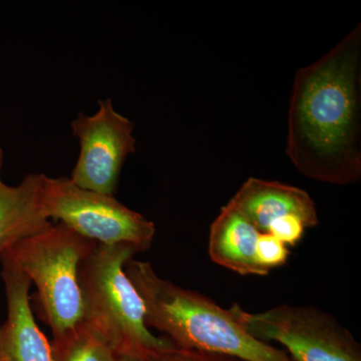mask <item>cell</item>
<instances>
[{
	"instance_id": "5bb4252c",
	"label": "cell",
	"mask_w": 361,
	"mask_h": 361,
	"mask_svg": "<svg viewBox=\"0 0 361 361\" xmlns=\"http://www.w3.org/2000/svg\"><path fill=\"white\" fill-rule=\"evenodd\" d=\"M290 256L288 246L269 233H261L257 244L259 264L267 272L286 264Z\"/></svg>"
},
{
	"instance_id": "9c48e42d",
	"label": "cell",
	"mask_w": 361,
	"mask_h": 361,
	"mask_svg": "<svg viewBox=\"0 0 361 361\" xmlns=\"http://www.w3.org/2000/svg\"><path fill=\"white\" fill-rule=\"evenodd\" d=\"M229 202L261 233H268L271 226L289 216L301 218L308 229L319 223L307 192L276 180L249 178Z\"/></svg>"
},
{
	"instance_id": "6da1fadb",
	"label": "cell",
	"mask_w": 361,
	"mask_h": 361,
	"mask_svg": "<svg viewBox=\"0 0 361 361\" xmlns=\"http://www.w3.org/2000/svg\"><path fill=\"white\" fill-rule=\"evenodd\" d=\"M286 155L301 175L349 185L361 178V23L297 71Z\"/></svg>"
},
{
	"instance_id": "52a82bcc",
	"label": "cell",
	"mask_w": 361,
	"mask_h": 361,
	"mask_svg": "<svg viewBox=\"0 0 361 361\" xmlns=\"http://www.w3.org/2000/svg\"><path fill=\"white\" fill-rule=\"evenodd\" d=\"M97 104L94 115L78 114L71 122L80 154L70 179L82 189L115 196L125 161L135 151V123L116 111L111 99Z\"/></svg>"
},
{
	"instance_id": "7a4b0ae2",
	"label": "cell",
	"mask_w": 361,
	"mask_h": 361,
	"mask_svg": "<svg viewBox=\"0 0 361 361\" xmlns=\"http://www.w3.org/2000/svg\"><path fill=\"white\" fill-rule=\"evenodd\" d=\"M125 272L141 296L147 326L177 348L243 361H294L284 350L250 336L230 310L159 276L149 262L130 259Z\"/></svg>"
},
{
	"instance_id": "7c38bea8",
	"label": "cell",
	"mask_w": 361,
	"mask_h": 361,
	"mask_svg": "<svg viewBox=\"0 0 361 361\" xmlns=\"http://www.w3.org/2000/svg\"><path fill=\"white\" fill-rule=\"evenodd\" d=\"M52 361H120L103 337L82 320L51 343Z\"/></svg>"
},
{
	"instance_id": "30bf717a",
	"label": "cell",
	"mask_w": 361,
	"mask_h": 361,
	"mask_svg": "<svg viewBox=\"0 0 361 361\" xmlns=\"http://www.w3.org/2000/svg\"><path fill=\"white\" fill-rule=\"evenodd\" d=\"M4 152L0 147V256L21 240L52 225L42 207L44 174L26 175L18 186L1 179Z\"/></svg>"
},
{
	"instance_id": "ba28073f",
	"label": "cell",
	"mask_w": 361,
	"mask_h": 361,
	"mask_svg": "<svg viewBox=\"0 0 361 361\" xmlns=\"http://www.w3.org/2000/svg\"><path fill=\"white\" fill-rule=\"evenodd\" d=\"M7 315L0 325V361H52L51 343L40 331L30 302V278L2 254Z\"/></svg>"
},
{
	"instance_id": "8fae6325",
	"label": "cell",
	"mask_w": 361,
	"mask_h": 361,
	"mask_svg": "<svg viewBox=\"0 0 361 361\" xmlns=\"http://www.w3.org/2000/svg\"><path fill=\"white\" fill-rule=\"evenodd\" d=\"M260 234L229 202L211 225L209 255L216 264L243 276H265L269 272L259 264L257 259Z\"/></svg>"
},
{
	"instance_id": "4fadbf2b",
	"label": "cell",
	"mask_w": 361,
	"mask_h": 361,
	"mask_svg": "<svg viewBox=\"0 0 361 361\" xmlns=\"http://www.w3.org/2000/svg\"><path fill=\"white\" fill-rule=\"evenodd\" d=\"M144 361H243L206 351L194 350V349L180 348L174 344L167 348L155 349L142 355Z\"/></svg>"
},
{
	"instance_id": "9a60e30c",
	"label": "cell",
	"mask_w": 361,
	"mask_h": 361,
	"mask_svg": "<svg viewBox=\"0 0 361 361\" xmlns=\"http://www.w3.org/2000/svg\"><path fill=\"white\" fill-rule=\"evenodd\" d=\"M120 361H144V360H142V355H120Z\"/></svg>"
},
{
	"instance_id": "5b68a950",
	"label": "cell",
	"mask_w": 361,
	"mask_h": 361,
	"mask_svg": "<svg viewBox=\"0 0 361 361\" xmlns=\"http://www.w3.org/2000/svg\"><path fill=\"white\" fill-rule=\"evenodd\" d=\"M42 207L49 220L104 245L128 244L148 250L156 235L154 222L118 202L115 196L77 186L70 178L44 175Z\"/></svg>"
},
{
	"instance_id": "8992f818",
	"label": "cell",
	"mask_w": 361,
	"mask_h": 361,
	"mask_svg": "<svg viewBox=\"0 0 361 361\" xmlns=\"http://www.w3.org/2000/svg\"><path fill=\"white\" fill-rule=\"evenodd\" d=\"M230 311L254 338L279 342L294 361H361L353 334L318 308L283 304L251 313L233 304Z\"/></svg>"
},
{
	"instance_id": "277c9868",
	"label": "cell",
	"mask_w": 361,
	"mask_h": 361,
	"mask_svg": "<svg viewBox=\"0 0 361 361\" xmlns=\"http://www.w3.org/2000/svg\"><path fill=\"white\" fill-rule=\"evenodd\" d=\"M96 243L58 223L21 240L4 253L35 282L42 314L56 337L82 322L80 260Z\"/></svg>"
},
{
	"instance_id": "3957f363",
	"label": "cell",
	"mask_w": 361,
	"mask_h": 361,
	"mask_svg": "<svg viewBox=\"0 0 361 361\" xmlns=\"http://www.w3.org/2000/svg\"><path fill=\"white\" fill-rule=\"evenodd\" d=\"M137 253L139 250L128 244L96 242L78 266L84 320L118 355H145L173 344L149 331L141 296L126 274V263Z\"/></svg>"
}]
</instances>
